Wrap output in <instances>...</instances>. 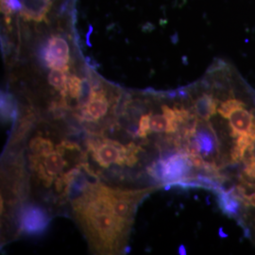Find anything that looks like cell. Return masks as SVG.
Instances as JSON below:
<instances>
[{"mask_svg": "<svg viewBox=\"0 0 255 255\" xmlns=\"http://www.w3.org/2000/svg\"><path fill=\"white\" fill-rule=\"evenodd\" d=\"M74 208L97 244L110 249L116 246L119 239L125 236L128 223L108 211L77 202H74Z\"/></svg>", "mask_w": 255, "mask_h": 255, "instance_id": "obj_1", "label": "cell"}, {"mask_svg": "<svg viewBox=\"0 0 255 255\" xmlns=\"http://www.w3.org/2000/svg\"><path fill=\"white\" fill-rule=\"evenodd\" d=\"M191 156L182 151L164 160V170L162 182L165 184H191L194 183L191 177L193 169Z\"/></svg>", "mask_w": 255, "mask_h": 255, "instance_id": "obj_2", "label": "cell"}, {"mask_svg": "<svg viewBox=\"0 0 255 255\" xmlns=\"http://www.w3.org/2000/svg\"><path fill=\"white\" fill-rule=\"evenodd\" d=\"M233 188L241 202V210L237 220L246 231L247 236L255 242V183L240 180Z\"/></svg>", "mask_w": 255, "mask_h": 255, "instance_id": "obj_3", "label": "cell"}, {"mask_svg": "<svg viewBox=\"0 0 255 255\" xmlns=\"http://www.w3.org/2000/svg\"><path fill=\"white\" fill-rule=\"evenodd\" d=\"M89 149L95 160L102 167H109L112 164H127L128 155L130 152L129 146L125 147L118 142L107 140L103 143H89Z\"/></svg>", "mask_w": 255, "mask_h": 255, "instance_id": "obj_4", "label": "cell"}, {"mask_svg": "<svg viewBox=\"0 0 255 255\" xmlns=\"http://www.w3.org/2000/svg\"><path fill=\"white\" fill-rule=\"evenodd\" d=\"M46 65L51 69H62L68 71L69 46L64 38L52 36L46 44L43 51Z\"/></svg>", "mask_w": 255, "mask_h": 255, "instance_id": "obj_5", "label": "cell"}, {"mask_svg": "<svg viewBox=\"0 0 255 255\" xmlns=\"http://www.w3.org/2000/svg\"><path fill=\"white\" fill-rule=\"evenodd\" d=\"M84 106V109H82V118L87 121H93L101 119L107 114L109 101L103 92L97 91L95 88H92L89 101Z\"/></svg>", "mask_w": 255, "mask_h": 255, "instance_id": "obj_6", "label": "cell"}, {"mask_svg": "<svg viewBox=\"0 0 255 255\" xmlns=\"http://www.w3.org/2000/svg\"><path fill=\"white\" fill-rule=\"evenodd\" d=\"M20 14L27 21L42 22L50 9V0H20Z\"/></svg>", "mask_w": 255, "mask_h": 255, "instance_id": "obj_7", "label": "cell"}, {"mask_svg": "<svg viewBox=\"0 0 255 255\" xmlns=\"http://www.w3.org/2000/svg\"><path fill=\"white\" fill-rule=\"evenodd\" d=\"M219 101L213 95L204 93L194 101V113L203 120H208L219 114Z\"/></svg>", "mask_w": 255, "mask_h": 255, "instance_id": "obj_8", "label": "cell"}, {"mask_svg": "<svg viewBox=\"0 0 255 255\" xmlns=\"http://www.w3.org/2000/svg\"><path fill=\"white\" fill-rule=\"evenodd\" d=\"M47 225L46 215L39 208H28L22 216V229L28 234L39 233Z\"/></svg>", "mask_w": 255, "mask_h": 255, "instance_id": "obj_9", "label": "cell"}, {"mask_svg": "<svg viewBox=\"0 0 255 255\" xmlns=\"http://www.w3.org/2000/svg\"><path fill=\"white\" fill-rule=\"evenodd\" d=\"M218 196L219 206L223 213L232 219H238L241 210V202L234 188H231L230 190H219Z\"/></svg>", "mask_w": 255, "mask_h": 255, "instance_id": "obj_10", "label": "cell"}, {"mask_svg": "<svg viewBox=\"0 0 255 255\" xmlns=\"http://www.w3.org/2000/svg\"><path fill=\"white\" fill-rule=\"evenodd\" d=\"M44 166L50 177L58 176L63 172L65 162L60 152H50L44 156Z\"/></svg>", "mask_w": 255, "mask_h": 255, "instance_id": "obj_11", "label": "cell"}, {"mask_svg": "<svg viewBox=\"0 0 255 255\" xmlns=\"http://www.w3.org/2000/svg\"><path fill=\"white\" fill-rule=\"evenodd\" d=\"M67 71L62 69H52L48 75V82L55 89L61 92V94L65 97L67 90V81L68 78L66 76Z\"/></svg>", "mask_w": 255, "mask_h": 255, "instance_id": "obj_12", "label": "cell"}, {"mask_svg": "<svg viewBox=\"0 0 255 255\" xmlns=\"http://www.w3.org/2000/svg\"><path fill=\"white\" fill-rule=\"evenodd\" d=\"M30 148L35 156L44 157L46 155L49 154L50 152H52L53 145L47 139L37 137L31 141Z\"/></svg>", "mask_w": 255, "mask_h": 255, "instance_id": "obj_13", "label": "cell"}, {"mask_svg": "<svg viewBox=\"0 0 255 255\" xmlns=\"http://www.w3.org/2000/svg\"><path fill=\"white\" fill-rule=\"evenodd\" d=\"M82 89V81L78 78L77 76L72 75L68 78L67 81V90L70 95V97H72L74 99L79 98L81 96Z\"/></svg>", "mask_w": 255, "mask_h": 255, "instance_id": "obj_14", "label": "cell"}, {"mask_svg": "<svg viewBox=\"0 0 255 255\" xmlns=\"http://www.w3.org/2000/svg\"><path fill=\"white\" fill-rule=\"evenodd\" d=\"M167 121L164 115H154L150 117V130L155 132H166Z\"/></svg>", "mask_w": 255, "mask_h": 255, "instance_id": "obj_15", "label": "cell"}, {"mask_svg": "<svg viewBox=\"0 0 255 255\" xmlns=\"http://www.w3.org/2000/svg\"><path fill=\"white\" fill-rule=\"evenodd\" d=\"M1 8L7 16L11 12L21 9L20 0H1Z\"/></svg>", "mask_w": 255, "mask_h": 255, "instance_id": "obj_16", "label": "cell"}, {"mask_svg": "<svg viewBox=\"0 0 255 255\" xmlns=\"http://www.w3.org/2000/svg\"><path fill=\"white\" fill-rule=\"evenodd\" d=\"M149 130H150V115H145L140 119L137 134L138 136L145 138L149 133Z\"/></svg>", "mask_w": 255, "mask_h": 255, "instance_id": "obj_17", "label": "cell"}, {"mask_svg": "<svg viewBox=\"0 0 255 255\" xmlns=\"http://www.w3.org/2000/svg\"><path fill=\"white\" fill-rule=\"evenodd\" d=\"M239 179L241 181L255 183V162L245 164V168L243 169Z\"/></svg>", "mask_w": 255, "mask_h": 255, "instance_id": "obj_18", "label": "cell"}]
</instances>
